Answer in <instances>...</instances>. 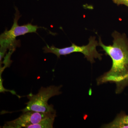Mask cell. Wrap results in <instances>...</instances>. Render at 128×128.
Returning a JSON list of instances; mask_svg holds the SVG:
<instances>
[{"label":"cell","instance_id":"1","mask_svg":"<svg viewBox=\"0 0 128 128\" xmlns=\"http://www.w3.org/2000/svg\"><path fill=\"white\" fill-rule=\"evenodd\" d=\"M112 45L104 44L100 38L98 44L112 60V68L98 80V84L107 82L116 83V92L119 93L128 85V39L124 34L114 31Z\"/></svg>","mask_w":128,"mask_h":128},{"label":"cell","instance_id":"2","mask_svg":"<svg viewBox=\"0 0 128 128\" xmlns=\"http://www.w3.org/2000/svg\"><path fill=\"white\" fill-rule=\"evenodd\" d=\"M62 86H52L46 88L41 87L38 93L36 95L32 93L28 94L27 97L29 101L26 104L27 105L23 110V113L28 111L41 112H56L52 105H49V99L54 96L61 94L60 89Z\"/></svg>","mask_w":128,"mask_h":128},{"label":"cell","instance_id":"3","mask_svg":"<svg viewBox=\"0 0 128 128\" xmlns=\"http://www.w3.org/2000/svg\"><path fill=\"white\" fill-rule=\"evenodd\" d=\"M98 45V42L96 40V37L91 36L89 38V44L86 45L79 46L72 43L70 47L60 48H56L54 45L50 47L47 45L44 47L43 50L44 53L54 54L58 58H60V56L68 55L72 53H81L92 64L95 62L94 58H98L100 60H102V54L98 53L96 49Z\"/></svg>","mask_w":128,"mask_h":128},{"label":"cell","instance_id":"4","mask_svg":"<svg viewBox=\"0 0 128 128\" xmlns=\"http://www.w3.org/2000/svg\"><path fill=\"white\" fill-rule=\"evenodd\" d=\"M14 19V23L10 30H6L0 37V56L4 54L7 49L13 50L16 47V38L29 33H36L39 27L37 25H34L31 24L19 26L18 24L19 19V12L16 10Z\"/></svg>","mask_w":128,"mask_h":128},{"label":"cell","instance_id":"5","mask_svg":"<svg viewBox=\"0 0 128 128\" xmlns=\"http://www.w3.org/2000/svg\"><path fill=\"white\" fill-rule=\"evenodd\" d=\"M56 115V112H41L28 111L23 113L18 118L6 122L2 128H26L28 126L36 124L43 120Z\"/></svg>","mask_w":128,"mask_h":128},{"label":"cell","instance_id":"6","mask_svg":"<svg viewBox=\"0 0 128 128\" xmlns=\"http://www.w3.org/2000/svg\"><path fill=\"white\" fill-rule=\"evenodd\" d=\"M103 128H128V115L124 113L118 114L112 122L105 124Z\"/></svg>","mask_w":128,"mask_h":128},{"label":"cell","instance_id":"7","mask_svg":"<svg viewBox=\"0 0 128 128\" xmlns=\"http://www.w3.org/2000/svg\"><path fill=\"white\" fill-rule=\"evenodd\" d=\"M56 115L43 120L38 123L28 126L26 128H52Z\"/></svg>","mask_w":128,"mask_h":128},{"label":"cell","instance_id":"8","mask_svg":"<svg viewBox=\"0 0 128 128\" xmlns=\"http://www.w3.org/2000/svg\"><path fill=\"white\" fill-rule=\"evenodd\" d=\"M113 2L118 6L125 5L128 7V0H112Z\"/></svg>","mask_w":128,"mask_h":128}]
</instances>
